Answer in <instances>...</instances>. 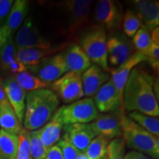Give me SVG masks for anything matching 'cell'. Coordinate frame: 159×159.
<instances>
[{
	"instance_id": "cell-1",
	"label": "cell",
	"mask_w": 159,
	"mask_h": 159,
	"mask_svg": "<svg viewBox=\"0 0 159 159\" xmlns=\"http://www.w3.org/2000/svg\"><path fill=\"white\" fill-rule=\"evenodd\" d=\"M154 78L136 66L131 71L122 94L123 109L158 117L159 105L154 91Z\"/></svg>"
},
{
	"instance_id": "cell-2",
	"label": "cell",
	"mask_w": 159,
	"mask_h": 159,
	"mask_svg": "<svg viewBox=\"0 0 159 159\" xmlns=\"http://www.w3.org/2000/svg\"><path fill=\"white\" fill-rule=\"evenodd\" d=\"M60 100L48 89L30 91L26 95L24 128L29 131L39 130L50 120L58 108Z\"/></svg>"
},
{
	"instance_id": "cell-3",
	"label": "cell",
	"mask_w": 159,
	"mask_h": 159,
	"mask_svg": "<svg viewBox=\"0 0 159 159\" xmlns=\"http://www.w3.org/2000/svg\"><path fill=\"white\" fill-rule=\"evenodd\" d=\"M122 137L131 150L142 152L152 159L159 158V139L139 126L122 112L120 114Z\"/></svg>"
},
{
	"instance_id": "cell-4",
	"label": "cell",
	"mask_w": 159,
	"mask_h": 159,
	"mask_svg": "<svg viewBox=\"0 0 159 159\" xmlns=\"http://www.w3.org/2000/svg\"><path fill=\"white\" fill-rule=\"evenodd\" d=\"M80 47L91 63L109 71L107 49V35L104 27H95L83 35Z\"/></svg>"
},
{
	"instance_id": "cell-5",
	"label": "cell",
	"mask_w": 159,
	"mask_h": 159,
	"mask_svg": "<svg viewBox=\"0 0 159 159\" xmlns=\"http://www.w3.org/2000/svg\"><path fill=\"white\" fill-rule=\"evenodd\" d=\"M61 114L64 125L89 124L96 118L98 111L93 99L85 97L61 107Z\"/></svg>"
},
{
	"instance_id": "cell-6",
	"label": "cell",
	"mask_w": 159,
	"mask_h": 159,
	"mask_svg": "<svg viewBox=\"0 0 159 159\" xmlns=\"http://www.w3.org/2000/svg\"><path fill=\"white\" fill-rule=\"evenodd\" d=\"M51 90L59 100L65 103L74 102L84 97L81 75L68 71L51 83Z\"/></svg>"
},
{
	"instance_id": "cell-7",
	"label": "cell",
	"mask_w": 159,
	"mask_h": 159,
	"mask_svg": "<svg viewBox=\"0 0 159 159\" xmlns=\"http://www.w3.org/2000/svg\"><path fill=\"white\" fill-rule=\"evenodd\" d=\"M27 70L49 84L68 72L61 52L52 56L45 57L36 65L27 67Z\"/></svg>"
},
{
	"instance_id": "cell-8",
	"label": "cell",
	"mask_w": 159,
	"mask_h": 159,
	"mask_svg": "<svg viewBox=\"0 0 159 159\" xmlns=\"http://www.w3.org/2000/svg\"><path fill=\"white\" fill-rule=\"evenodd\" d=\"M91 2L89 0H68L61 3L69 16L68 35L70 37L88 25Z\"/></svg>"
},
{
	"instance_id": "cell-9",
	"label": "cell",
	"mask_w": 159,
	"mask_h": 159,
	"mask_svg": "<svg viewBox=\"0 0 159 159\" xmlns=\"http://www.w3.org/2000/svg\"><path fill=\"white\" fill-rule=\"evenodd\" d=\"M14 42L16 49H49L52 47L51 43L42 36L31 17L26 18L16 35Z\"/></svg>"
},
{
	"instance_id": "cell-10",
	"label": "cell",
	"mask_w": 159,
	"mask_h": 159,
	"mask_svg": "<svg viewBox=\"0 0 159 159\" xmlns=\"http://www.w3.org/2000/svg\"><path fill=\"white\" fill-rule=\"evenodd\" d=\"M30 3L27 0H16L12 6L5 24L0 26V46L9 38L13 37L16 31L21 27L29 11Z\"/></svg>"
},
{
	"instance_id": "cell-11",
	"label": "cell",
	"mask_w": 159,
	"mask_h": 159,
	"mask_svg": "<svg viewBox=\"0 0 159 159\" xmlns=\"http://www.w3.org/2000/svg\"><path fill=\"white\" fill-rule=\"evenodd\" d=\"M121 6L112 0H101L97 3L95 19L102 27L108 30H115L120 27L122 21Z\"/></svg>"
},
{
	"instance_id": "cell-12",
	"label": "cell",
	"mask_w": 159,
	"mask_h": 159,
	"mask_svg": "<svg viewBox=\"0 0 159 159\" xmlns=\"http://www.w3.org/2000/svg\"><path fill=\"white\" fill-rule=\"evenodd\" d=\"M94 102L97 111L107 114L115 111H123L122 99L110 79L99 89L94 95Z\"/></svg>"
},
{
	"instance_id": "cell-13",
	"label": "cell",
	"mask_w": 159,
	"mask_h": 159,
	"mask_svg": "<svg viewBox=\"0 0 159 159\" xmlns=\"http://www.w3.org/2000/svg\"><path fill=\"white\" fill-rule=\"evenodd\" d=\"M144 61H147L146 56L142 52L136 51L122 65L115 69H109L108 72L110 73L111 81L114 83L115 88L116 89L122 99L123 90L131 71L139 63Z\"/></svg>"
},
{
	"instance_id": "cell-14",
	"label": "cell",
	"mask_w": 159,
	"mask_h": 159,
	"mask_svg": "<svg viewBox=\"0 0 159 159\" xmlns=\"http://www.w3.org/2000/svg\"><path fill=\"white\" fill-rule=\"evenodd\" d=\"M120 111L119 116L113 114H97L96 118L90 123L97 136H101L112 140L122 136L120 126Z\"/></svg>"
},
{
	"instance_id": "cell-15",
	"label": "cell",
	"mask_w": 159,
	"mask_h": 159,
	"mask_svg": "<svg viewBox=\"0 0 159 159\" xmlns=\"http://www.w3.org/2000/svg\"><path fill=\"white\" fill-rule=\"evenodd\" d=\"M108 61L119 66L134 54V47L126 38L114 35L107 39Z\"/></svg>"
},
{
	"instance_id": "cell-16",
	"label": "cell",
	"mask_w": 159,
	"mask_h": 159,
	"mask_svg": "<svg viewBox=\"0 0 159 159\" xmlns=\"http://www.w3.org/2000/svg\"><path fill=\"white\" fill-rule=\"evenodd\" d=\"M111 79L110 73L103 70L95 64H91L89 68L81 75V80L84 97H94L99 89Z\"/></svg>"
},
{
	"instance_id": "cell-17",
	"label": "cell",
	"mask_w": 159,
	"mask_h": 159,
	"mask_svg": "<svg viewBox=\"0 0 159 159\" xmlns=\"http://www.w3.org/2000/svg\"><path fill=\"white\" fill-rule=\"evenodd\" d=\"M2 86L7 101L22 124L25 112L27 93L18 85L13 77H9L2 80Z\"/></svg>"
},
{
	"instance_id": "cell-18",
	"label": "cell",
	"mask_w": 159,
	"mask_h": 159,
	"mask_svg": "<svg viewBox=\"0 0 159 159\" xmlns=\"http://www.w3.org/2000/svg\"><path fill=\"white\" fill-rule=\"evenodd\" d=\"M68 71L81 75L91 66V62L80 45L72 43L61 52Z\"/></svg>"
},
{
	"instance_id": "cell-19",
	"label": "cell",
	"mask_w": 159,
	"mask_h": 159,
	"mask_svg": "<svg viewBox=\"0 0 159 159\" xmlns=\"http://www.w3.org/2000/svg\"><path fill=\"white\" fill-rule=\"evenodd\" d=\"M136 15L142 25L149 31L158 27L159 2L152 0H136L133 2Z\"/></svg>"
},
{
	"instance_id": "cell-20",
	"label": "cell",
	"mask_w": 159,
	"mask_h": 159,
	"mask_svg": "<svg viewBox=\"0 0 159 159\" xmlns=\"http://www.w3.org/2000/svg\"><path fill=\"white\" fill-rule=\"evenodd\" d=\"M68 45L66 43H63L49 49L32 48L17 49L16 59L23 63L26 67L32 66L38 64L45 57L52 56L61 52Z\"/></svg>"
},
{
	"instance_id": "cell-21",
	"label": "cell",
	"mask_w": 159,
	"mask_h": 159,
	"mask_svg": "<svg viewBox=\"0 0 159 159\" xmlns=\"http://www.w3.org/2000/svg\"><path fill=\"white\" fill-rule=\"evenodd\" d=\"M63 127L64 125L61 119L60 107L50 120L38 130L41 142L47 150L55 145L60 140Z\"/></svg>"
},
{
	"instance_id": "cell-22",
	"label": "cell",
	"mask_w": 159,
	"mask_h": 159,
	"mask_svg": "<svg viewBox=\"0 0 159 159\" xmlns=\"http://www.w3.org/2000/svg\"><path fill=\"white\" fill-rule=\"evenodd\" d=\"M64 129L71 143L81 152H84L90 142L97 136L89 123L64 125Z\"/></svg>"
},
{
	"instance_id": "cell-23",
	"label": "cell",
	"mask_w": 159,
	"mask_h": 159,
	"mask_svg": "<svg viewBox=\"0 0 159 159\" xmlns=\"http://www.w3.org/2000/svg\"><path fill=\"white\" fill-rule=\"evenodd\" d=\"M0 128L8 134L18 136L22 130L16 113L8 102L0 104Z\"/></svg>"
},
{
	"instance_id": "cell-24",
	"label": "cell",
	"mask_w": 159,
	"mask_h": 159,
	"mask_svg": "<svg viewBox=\"0 0 159 159\" xmlns=\"http://www.w3.org/2000/svg\"><path fill=\"white\" fill-rule=\"evenodd\" d=\"M18 136L0 130V159H16Z\"/></svg>"
},
{
	"instance_id": "cell-25",
	"label": "cell",
	"mask_w": 159,
	"mask_h": 159,
	"mask_svg": "<svg viewBox=\"0 0 159 159\" xmlns=\"http://www.w3.org/2000/svg\"><path fill=\"white\" fill-rule=\"evenodd\" d=\"M13 78L18 83V85L26 93L39 90V89H47V87L49 85V83L41 80L39 78L27 71L14 75Z\"/></svg>"
},
{
	"instance_id": "cell-26",
	"label": "cell",
	"mask_w": 159,
	"mask_h": 159,
	"mask_svg": "<svg viewBox=\"0 0 159 159\" xmlns=\"http://www.w3.org/2000/svg\"><path fill=\"white\" fill-rule=\"evenodd\" d=\"M128 116L144 130L148 131L153 136L158 137L159 119L158 117L148 116V115L142 114L137 111L130 112Z\"/></svg>"
},
{
	"instance_id": "cell-27",
	"label": "cell",
	"mask_w": 159,
	"mask_h": 159,
	"mask_svg": "<svg viewBox=\"0 0 159 159\" xmlns=\"http://www.w3.org/2000/svg\"><path fill=\"white\" fill-rule=\"evenodd\" d=\"M111 140L101 136H97L84 151L88 159H103Z\"/></svg>"
},
{
	"instance_id": "cell-28",
	"label": "cell",
	"mask_w": 159,
	"mask_h": 159,
	"mask_svg": "<svg viewBox=\"0 0 159 159\" xmlns=\"http://www.w3.org/2000/svg\"><path fill=\"white\" fill-rule=\"evenodd\" d=\"M16 52L13 37L9 38L2 45L0 46V67L3 71H7L9 65L16 60Z\"/></svg>"
},
{
	"instance_id": "cell-29",
	"label": "cell",
	"mask_w": 159,
	"mask_h": 159,
	"mask_svg": "<svg viewBox=\"0 0 159 159\" xmlns=\"http://www.w3.org/2000/svg\"><path fill=\"white\" fill-rule=\"evenodd\" d=\"M122 27L125 34L129 38H133L142 25L137 16L136 13L133 11H128L122 16Z\"/></svg>"
},
{
	"instance_id": "cell-30",
	"label": "cell",
	"mask_w": 159,
	"mask_h": 159,
	"mask_svg": "<svg viewBox=\"0 0 159 159\" xmlns=\"http://www.w3.org/2000/svg\"><path fill=\"white\" fill-rule=\"evenodd\" d=\"M18 149L16 159H30V131L22 128L18 135Z\"/></svg>"
},
{
	"instance_id": "cell-31",
	"label": "cell",
	"mask_w": 159,
	"mask_h": 159,
	"mask_svg": "<svg viewBox=\"0 0 159 159\" xmlns=\"http://www.w3.org/2000/svg\"><path fill=\"white\" fill-rule=\"evenodd\" d=\"M152 43L150 31L142 25L133 37L132 43L137 51L144 54L150 48Z\"/></svg>"
},
{
	"instance_id": "cell-32",
	"label": "cell",
	"mask_w": 159,
	"mask_h": 159,
	"mask_svg": "<svg viewBox=\"0 0 159 159\" xmlns=\"http://www.w3.org/2000/svg\"><path fill=\"white\" fill-rule=\"evenodd\" d=\"M126 145L122 138L110 141L103 159H124Z\"/></svg>"
},
{
	"instance_id": "cell-33",
	"label": "cell",
	"mask_w": 159,
	"mask_h": 159,
	"mask_svg": "<svg viewBox=\"0 0 159 159\" xmlns=\"http://www.w3.org/2000/svg\"><path fill=\"white\" fill-rule=\"evenodd\" d=\"M48 150L43 146L39 131H30V157L32 159H45Z\"/></svg>"
},
{
	"instance_id": "cell-34",
	"label": "cell",
	"mask_w": 159,
	"mask_h": 159,
	"mask_svg": "<svg viewBox=\"0 0 159 159\" xmlns=\"http://www.w3.org/2000/svg\"><path fill=\"white\" fill-rule=\"evenodd\" d=\"M57 145L61 149L64 159H76L80 152L71 143L66 133L63 134L62 138L60 139Z\"/></svg>"
},
{
	"instance_id": "cell-35",
	"label": "cell",
	"mask_w": 159,
	"mask_h": 159,
	"mask_svg": "<svg viewBox=\"0 0 159 159\" xmlns=\"http://www.w3.org/2000/svg\"><path fill=\"white\" fill-rule=\"evenodd\" d=\"M147 61L150 63L152 70L158 74L159 69V45L152 43L148 50L144 53Z\"/></svg>"
},
{
	"instance_id": "cell-36",
	"label": "cell",
	"mask_w": 159,
	"mask_h": 159,
	"mask_svg": "<svg viewBox=\"0 0 159 159\" xmlns=\"http://www.w3.org/2000/svg\"><path fill=\"white\" fill-rule=\"evenodd\" d=\"M13 2V0H0V26L5 24Z\"/></svg>"
},
{
	"instance_id": "cell-37",
	"label": "cell",
	"mask_w": 159,
	"mask_h": 159,
	"mask_svg": "<svg viewBox=\"0 0 159 159\" xmlns=\"http://www.w3.org/2000/svg\"><path fill=\"white\" fill-rule=\"evenodd\" d=\"M25 71H27V67L23 63H21L19 61H17L16 59L14 60L9 65L8 69H7V71H9L11 74H13L14 75L19 74V73H21Z\"/></svg>"
},
{
	"instance_id": "cell-38",
	"label": "cell",
	"mask_w": 159,
	"mask_h": 159,
	"mask_svg": "<svg viewBox=\"0 0 159 159\" xmlns=\"http://www.w3.org/2000/svg\"><path fill=\"white\" fill-rule=\"evenodd\" d=\"M45 159H64L61 149L57 144L54 145L48 150Z\"/></svg>"
},
{
	"instance_id": "cell-39",
	"label": "cell",
	"mask_w": 159,
	"mask_h": 159,
	"mask_svg": "<svg viewBox=\"0 0 159 159\" xmlns=\"http://www.w3.org/2000/svg\"><path fill=\"white\" fill-rule=\"evenodd\" d=\"M124 159H152L147 155L138 151L132 150L125 153Z\"/></svg>"
},
{
	"instance_id": "cell-40",
	"label": "cell",
	"mask_w": 159,
	"mask_h": 159,
	"mask_svg": "<svg viewBox=\"0 0 159 159\" xmlns=\"http://www.w3.org/2000/svg\"><path fill=\"white\" fill-rule=\"evenodd\" d=\"M150 37L152 42L156 44L159 45V27H157L152 29L150 33Z\"/></svg>"
},
{
	"instance_id": "cell-41",
	"label": "cell",
	"mask_w": 159,
	"mask_h": 159,
	"mask_svg": "<svg viewBox=\"0 0 159 159\" xmlns=\"http://www.w3.org/2000/svg\"><path fill=\"white\" fill-rule=\"evenodd\" d=\"M2 80H1V78H0V104H2V103L8 102V101H7V97H6L5 91H4L2 83Z\"/></svg>"
},
{
	"instance_id": "cell-42",
	"label": "cell",
	"mask_w": 159,
	"mask_h": 159,
	"mask_svg": "<svg viewBox=\"0 0 159 159\" xmlns=\"http://www.w3.org/2000/svg\"><path fill=\"white\" fill-rule=\"evenodd\" d=\"M76 159H88V158H87L86 156L84 154V152H80L78 156H77V157L76 158Z\"/></svg>"
},
{
	"instance_id": "cell-43",
	"label": "cell",
	"mask_w": 159,
	"mask_h": 159,
	"mask_svg": "<svg viewBox=\"0 0 159 159\" xmlns=\"http://www.w3.org/2000/svg\"><path fill=\"white\" fill-rule=\"evenodd\" d=\"M30 159H32V158H30Z\"/></svg>"
}]
</instances>
